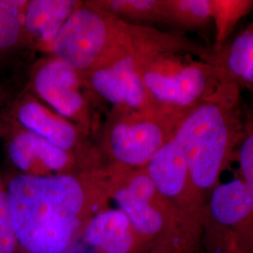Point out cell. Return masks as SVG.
<instances>
[{"mask_svg": "<svg viewBox=\"0 0 253 253\" xmlns=\"http://www.w3.org/2000/svg\"><path fill=\"white\" fill-rule=\"evenodd\" d=\"M5 190L19 247L27 253H64L100 210V195L69 173H19Z\"/></svg>", "mask_w": 253, "mask_h": 253, "instance_id": "1", "label": "cell"}, {"mask_svg": "<svg viewBox=\"0 0 253 253\" xmlns=\"http://www.w3.org/2000/svg\"><path fill=\"white\" fill-rule=\"evenodd\" d=\"M240 88L221 80L208 99L183 118L173 140L189 166L190 179L199 190L214 188L244 135Z\"/></svg>", "mask_w": 253, "mask_h": 253, "instance_id": "2", "label": "cell"}, {"mask_svg": "<svg viewBox=\"0 0 253 253\" xmlns=\"http://www.w3.org/2000/svg\"><path fill=\"white\" fill-rule=\"evenodd\" d=\"M193 56L168 50L145 59L141 74L154 108L187 115L216 90L221 81L216 66Z\"/></svg>", "mask_w": 253, "mask_h": 253, "instance_id": "3", "label": "cell"}, {"mask_svg": "<svg viewBox=\"0 0 253 253\" xmlns=\"http://www.w3.org/2000/svg\"><path fill=\"white\" fill-rule=\"evenodd\" d=\"M185 117L157 108L134 112L131 118L113 127L111 153L124 167L145 168L154 155L172 139Z\"/></svg>", "mask_w": 253, "mask_h": 253, "instance_id": "4", "label": "cell"}, {"mask_svg": "<svg viewBox=\"0 0 253 253\" xmlns=\"http://www.w3.org/2000/svg\"><path fill=\"white\" fill-rule=\"evenodd\" d=\"M106 184L103 191L114 198L117 208L143 239L160 234L173 217V209L159 193L145 168L124 170Z\"/></svg>", "mask_w": 253, "mask_h": 253, "instance_id": "5", "label": "cell"}, {"mask_svg": "<svg viewBox=\"0 0 253 253\" xmlns=\"http://www.w3.org/2000/svg\"><path fill=\"white\" fill-rule=\"evenodd\" d=\"M108 38V26L100 13L77 8L65 21L49 48L54 58L80 72L100 59Z\"/></svg>", "mask_w": 253, "mask_h": 253, "instance_id": "6", "label": "cell"}, {"mask_svg": "<svg viewBox=\"0 0 253 253\" xmlns=\"http://www.w3.org/2000/svg\"><path fill=\"white\" fill-rule=\"evenodd\" d=\"M94 89L104 99L134 112L155 109L145 89L138 57L130 42L129 51L117 61L97 69L91 76Z\"/></svg>", "mask_w": 253, "mask_h": 253, "instance_id": "7", "label": "cell"}, {"mask_svg": "<svg viewBox=\"0 0 253 253\" xmlns=\"http://www.w3.org/2000/svg\"><path fill=\"white\" fill-rule=\"evenodd\" d=\"M145 169L173 211L189 209L197 204L200 191L190 179L186 158L173 138L154 155Z\"/></svg>", "mask_w": 253, "mask_h": 253, "instance_id": "8", "label": "cell"}, {"mask_svg": "<svg viewBox=\"0 0 253 253\" xmlns=\"http://www.w3.org/2000/svg\"><path fill=\"white\" fill-rule=\"evenodd\" d=\"M8 140V154L24 174L52 176L65 174L71 164L68 151L22 127L12 130Z\"/></svg>", "mask_w": 253, "mask_h": 253, "instance_id": "9", "label": "cell"}, {"mask_svg": "<svg viewBox=\"0 0 253 253\" xmlns=\"http://www.w3.org/2000/svg\"><path fill=\"white\" fill-rule=\"evenodd\" d=\"M33 84L37 94L61 118H75L84 108L78 72L56 58L37 70Z\"/></svg>", "mask_w": 253, "mask_h": 253, "instance_id": "10", "label": "cell"}, {"mask_svg": "<svg viewBox=\"0 0 253 253\" xmlns=\"http://www.w3.org/2000/svg\"><path fill=\"white\" fill-rule=\"evenodd\" d=\"M87 244L99 253H135L143 238L118 208H101L83 232Z\"/></svg>", "mask_w": 253, "mask_h": 253, "instance_id": "11", "label": "cell"}, {"mask_svg": "<svg viewBox=\"0 0 253 253\" xmlns=\"http://www.w3.org/2000/svg\"><path fill=\"white\" fill-rule=\"evenodd\" d=\"M12 117L20 127L68 151L76 142V130L67 120L33 100H24L13 109Z\"/></svg>", "mask_w": 253, "mask_h": 253, "instance_id": "12", "label": "cell"}, {"mask_svg": "<svg viewBox=\"0 0 253 253\" xmlns=\"http://www.w3.org/2000/svg\"><path fill=\"white\" fill-rule=\"evenodd\" d=\"M221 80L233 82L241 89L253 91V22L234 41L212 55Z\"/></svg>", "mask_w": 253, "mask_h": 253, "instance_id": "13", "label": "cell"}, {"mask_svg": "<svg viewBox=\"0 0 253 253\" xmlns=\"http://www.w3.org/2000/svg\"><path fill=\"white\" fill-rule=\"evenodd\" d=\"M72 0H31L24 10L25 34L50 45L65 21L77 9Z\"/></svg>", "mask_w": 253, "mask_h": 253, "instance_id": "14", "label": "cell"}, {"mask_svg": "<svg viewBox=\"0 0 253 253\" xmlns=\"http://www.w3.org/2000/svg\"><path fill=\"white\" fill-rule=\"evenodd\" d=\"M210 211L217 221L226 225L250 217L253 213V201L243 179L217 185L211 195Z\"/></svg>", "mask_w": 253, "mask_h": 253, "instance_id": "15", "label": "cell"}, {"mask_svg": "<svg viewBox=\"0 0 253 253\" xmlns=\"http://www.w3.org/2000/svg\"><path fill=\"white\" fill-rule=\"evenodd\" d=\"M211 19L215 26V42L212 54L226 45L236 25L253 9V0H210Z\"/></svg>", "mask_w": 253, "mask_h": 253, "instance_id": "16", "label": "cell"}, {"mask_svg": "<svg viewBox=\"0 0 253 253\" xmlns=\"http://www.w3.org/2000/svg\"><path fill=\"white\" fill-rule=\"evenodd\" d=\"M165 19L190 28H203L212 22L210 0L165 1Z\"/></svg>", "mask_w": 253, "mask_h": 253, "instance_id": "17", "label": "cell"}, {"mask_svg": "<svg viewBox=\"0 0 253 253\" xmlns=\"http://www.w3.org/2000/svg\"><path fill=\"white\" fill-rule=\"evenodd\" d=\"M27 1L0 0V52L17 45L25 35L24 10Z\"/></svg>", "mask_w": 253, "mask_h": 253, "instance_id": "18", "label": "cell"}, {"mask_svg": "<svg viewBox=\"0 0 253 253\" xmlns=\"http://www.w3.org/2000/svg\"><path fill=\"white\" fill-rule=\"evenodd\" d=\"M110 6L120 12L138 19H165V1L128 0L112 1Z\"/></svg>", "mask_w": 253, "mask_h": 253, "instance_id": "19", "label": "cell"}, {"mask_svg": "<svg viewBox=\"0 0 253 253\" xmlns=\"http://www.w3.org/2000/svg\"><path fill=\"white\" fill-rule=\"evenodd\" d=\"M238 160L243 181L253 201V107L249 110L244 122V135L239 145Z\"/></svg>", "mask_w": 253, "mask_h": 253, "instance_id": "20", "label": "cell"}, {"mask_svg": "<svg viewBox=\"0 0 253 253\" xmlns=\"http://www.w3.org/2000/svg\"><path fill=\"white\" fill-rule=\"evenodd\" d=\"M19 247L9 213L6 190L0 193V253H17Z\"/></svg>", "mask_w": 253, "mask_h": 253, "instance_id": "21", "label": "cell"}, {"mask_svg": "<svg viewBox=\"0 0 253 253\" xmlns=\"http://www.w3.org/2000/svg\"><path fill=\"white\" fill-rule=\"evenodd\" d=\"M4 103H5V98H4V94H3V93L0 91V109L3 107Z\"/></svg>", "mask_w": 253, "mask_h": 253, "instance_id": "22", "label": "cell"}, {"mask_svg": "<svg viewBox=\"0 0 253 253\" xmlns=\"http://www.w3.org/2000/svg\"><path fill=\"white\" fill-rule=\"evenodd\" d=\"M4 188H3V185H2V182H1V179H0V193L2 192V191H4Z\"/></svg>", "mask_w": 253, "mask_h": 253, "instance_id": "23", "label": "cell"}, {"mask_svg": "<svg viewBox=\"0 0 253 253\" xmlns=\"http://www.w3.org/2000/svg\"></svg>", "mask_w": 253, "mask_h": 253, "instance_id": "24", "label": "cell"}]
</instances>
